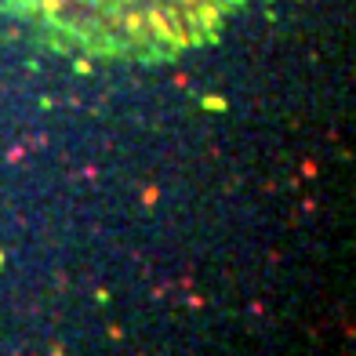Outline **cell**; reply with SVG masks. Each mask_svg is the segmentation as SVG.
Listing matches in <instances>:
<instances>
[{
    "label": "cell",
    "mask_w": 356,
    "mask_h": 356,
    "mask_svg": "<svg viewBox=\"0 0 356 356\" xmlns=\"http://www.w3.org/2000/svg\"><path fill=\"white\" fill-rule=\"evenodd\" d=\"M37 29L95 58H168L204 44L240 0H15Z\"/></svg>",
    "instance_id": "6da1fadb"
}]
</instances>
